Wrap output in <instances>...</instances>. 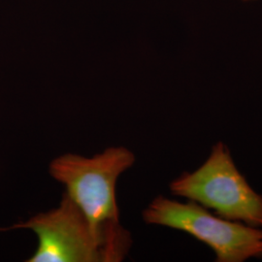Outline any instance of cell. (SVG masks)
<instances>
[{"label":"cell","instance_id":"6da1fadb","mask_svg":"<svg viewBox=\"0 0 262 262\" xmlns=\"http://www.w3.org/2000/svg\"><path fill=\"white\" fill-rule=\"evenodd\" d=\"M135 162L123 147H112L86 158L66 154L53 159L50 175L66 187V193L84 215L107 262H120L130 250V233L120 222L116 186L118 179Z\"/></svg>","mask_w":262,"mask_h":262},{"label":"cell","instance_id":"7a4b0ae2","mask_svg":"<svg viewBox=\"0 0 262 262\" xmlns=\"http://www.w3.org/2000/svg\"><path fill=\"white\" fill-rule=\"evenodd\" d=\"M170 191L175 196L212 209L215 215L225 220L262 227V195L236 167L223 142L215 144L200 167L174 180Z\"/></svg>","mask_w":262,"mask_h":262},{"label":"cell","instance_id":"3957f363","mask_svg":"<svg viewBox=\"0 0 262 262\" xmlns=\"http://www.w3.org/2000/svg\"><path fill=\"white\" fill-rule=\"evenodd\" d=\"M148 225L183 231L207 245L217 262H244L262 258V228L211 214L193 201L155 198L143 212Z\"/></svg>","mask_w":262,"mask_h":262},{"label":"cell","instance_id":"277c9868","mask_svg":"<svg viewBox=\"0 0 262 262\" xmlns=\"http://www.w3.org/2000/svg\"><path fill=\"white\" fill-rule=\"evenodd\" d=\"M8 229H29L37 235L36 252L28 262H107L85 217L66 193L55 209Z\"/></svg>","mask_w":262,"mask_h":262}]
</instances>
